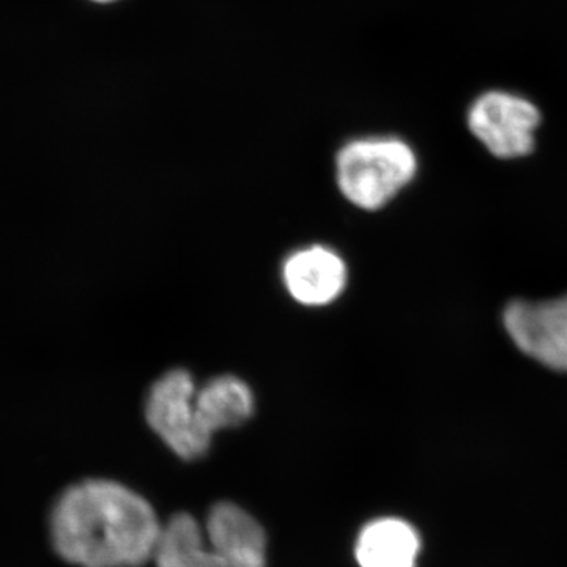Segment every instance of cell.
<instances>
[{"instance_id":"obj_10","label":"cell","mask_w":567,"mask_h":567,"mask_svg":"<svg viewBox=\"0 0 567 567\" xmlns=\"http://www.w3.org/2000/svg\"><path fill=\"white\" fill-rule=\"evenodd\" d=\"M95 2H112V0H95Z\"/></svg>"},{"instance_id":"obj_9","label":"cell","mask_w":567,"mask_h":567,"mask_svg":"<svg viewBox=\"0 0 567 567\" xmlns=\"http://www.w3.org/2000/svg\"><path fill=\"white\" fill-rule=\"evenodd\" d=\"M197 412L212 435L244 425L256 410V398L248 383L240 377L224 374L213 377L197 388Z\"/></svg>"},{"instance_id":"obj_3","label":"cell","mask_w":567,"mask_h":567,"mask_svg":"<svg viewBox=\"0 0 567 567\" xmlns=\"http://www.w3.org/2000/svg\"><path fill=\"white\" fill-rule=\"evenodd\" d=\"M416 174V152L401 137H357L336 153V185L347 203L360 210H382Z\"/></svg>"},{"instance_id":"obj_1","label":"cell","mask_w":567,"mask_h":567,"mask_svg":"<svg viewBox=\"0 0 567 567\" xmlns=\"http://www.w3.org/2000/svg\"><path fill=\"white\" fill-rule=\"evenodd\" d=\"M163 527L147 499L112 480H82L55 499L51 543L76 567H141L155 557Z\"/></svg>"},{"instance_id":"obj_5","label":"cell","mask_w":567,"mask_h":567,"mask_svg":"<svg viewBox=\"0 0 567 567\" xmlns=\"http://www.w3.org/2000/svg\"><path fill=\"white\" fill-rule=\"evenodd\" d=\"M540 121L535 103L505 91L484 92L466 114L470 133L499 159L524 158L535 151Z\"/></svg>"},{"instance_id":"obj_2","label":"cell","mask_w":567,"mask_h":567,"mask_svg":"<svg viewBox=\"0 0 567 567\" xmlns=\"http://www.w3.org/2000/svg\"><path fill=\"white\" fill-rule=\"evenodd\" d=\"M267 539L259 522L234 503H219L205 528L189 514H177L163 527L156 567H265Z\"/></svg>"},{"instance_id":"obj_4","label":"cell","mask_w":567,"mask_h":567,"mask_svg":"<svg viewBox=\"0 0 567 567\" xmlns=\"http://www.w3.org/2000/svg\"><path fill=\"white\" fill-rule=\"evenodd\" d=\"M196 393L194 377L178 368L159 377L145 398V421L183 461L204 457L212 446L213 435L197 412Z\"/></svg>"},{"instance_id":"obj_7","label":"cell","mask_w":567,"mask_h":567,"mask_svg":"<svg viewBox=\"0 0 567 567\" xmlns=\"http://www.w3.org/2000/svg\"><path fill=\"white\" fill-rule=\"evenodd\" d=\"M281 281L295 303L323 308L346 292L349 268L344 257L330 246L308 245L284 259Z\"/></svg>"},{"instance_id":"obj_8","label":"cell","mask_w":567,"mask_h":567,"mask_svg":"<svg viewBox=\"0 0 567 567\" xmlns=\"http://www.w3.org/2000/svg\"><path fill=\"white\" fill-rule=\"evenodd\" d=\"M420 550L416 529L390 517L372 522L361 532L354 554L361 567H415Z\"/></svg>"},{"instance_id":"obj_6","label":"cell","mask_w":567,"mask_h":567,"mask_svg":"<svg viewBox=\"0 0 567 567\" xmlns=\"http://www.w3.org/2000/svg\"><path fill=\"white\" fill-rule=\"evenodd\" d=\"M503 327L529 360L567 374V293L551 300H516L503 312Z\"/></svg>"}]
</instances>
